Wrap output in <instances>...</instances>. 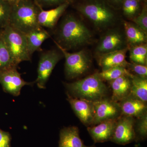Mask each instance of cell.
I'll use <instances>...</instances> for the list:
<instances>
[{
    "mask_svg": "<svg viewBox=\"0 0 147 147\" xmlns=\"http://www.w3.org/2000/svg\"><path fill=\"white\" fill-rule=\"evenodd\" d=\"M55 42L65 58V73L67 79H75L89 70L92 61L86 51L82 50L76 53H69L56 41Z\"/></svg>",
    "mask_w": 147,
    "mask_h": 147,
    "instance_id": "cell-6",
    "label": "cell"
},
{
    "mask_svg": "<svg viewBox=\"0 0 147 147\" xmlns=\"http://www.w3.org/2000/svg\"><path fill=\"white\" fill-rule=\"evenodd\" d=\"M127 67L129 69L137 74L138 76L146 78L147 76V65L135 63H128Z\"/></svg>",
    "mask_w": 147,
    "mask_h": 147,
    "instance_id": "cell-30",
    "label": "cell"
},
{
    "mask_svg": "<svg viewBox=\"0 0 147 147\" xmlns=\"http://www.w3.org/2000/svg\"><path fill=\"white\" fill-rule=\"evenodd\" d=\"M127 52V49L125 48L100 55L98 64L102 68V71L119 66L126 67L128 64L125 60Z\"/></svg>",
    "mask_w": 147,
    "mask_h": 147,
    "instance_id": "cell-16",
    "label": "cell"
},
{
    "mask_svg": "<svg viewBox=\"0 0 147 147\" xmlns=\"http://www.w3.org/2000/svg\"><path fill=\"white\" fill-rule=\"evenodd\" d=\"M11 6L0 0V28L3 29L9 24Z\"/></svg>",
    "mask_w": 147,
    "mask_h": 147,
    "instance_id": "cell-26",
    "label": "cell"
},
{
    "mask_svg": "<svg viewBox=\"0 0 147 147\" xmlns=\"http://www.w3.org/2000/svg\"><path fill=\"white\" fill-rule=\"evenodd\" d=\"M135 123L133 117L121 116L116 122L110 141L121 145L133 142L136 139Z\"/></svg>",
    "mask_w": 147,
    "mask_h": 147,
    "instance_id": "cell-8",
    "label": "cell"
},
{
    "mask_svg": "<svg viewBox=\"0 0 147 147\" xmlns=\"http://www.w3.org/2000/svg\"><path fill=\"white\" fill-rule=\"evenodd\" d=\"M137 1H138L140 2L143 1H144V0H137Z\"/></svg>",
    "mask_w": 147,
    "mask_h": 147,
    "instance_id": "cell-34",
    "label": "cell"
},
{
    "mask_svg": "<svg viewBox=\"0 0 147 147\" xmlns=\"http://www.w3.org/2000/svg\"><path fill=\"white\" fill-rule=\"evenodd\" d=\"M0 35H1V34H0Z\"/></svg>",
    "mask_w": 147,
    "mask_h": 147,
    "instance_id": "cell-35",
    "label": "cell"
},
{
    "mask_svg": "<svg viewBox=\"0 0 147 147\" xmlns=\"http://www.w3.org/2000/svg\"><path fill=\"white\" fill-rule=\"evenodd\" d=\"M122 4L123 14L127 18H133L138 15L140 2L137 0H123Z\"/></svg>",
    "mask_w": 147,
    "mask_h": 147,
    "instance_id": "cell-25",
    "label": "cell"
},
{
    "mask_svg": "<svg viewBox=\"0 0 147 147\" xmlns=\"http://www.w3.org/2000/svg\"><path fill=\"white\" fill-rule=\"evenodd\" d=\"M131 79L130 95L143 102L147 101V80L146 77L133 75Z\"/></svg>",
    "mask_w": 147,
    "mask_h": 147,
    "instance_id": "cell-21",
    "label": "cell"
},
{
    "mask_svg": "<svg viewBox=\"0 0 147 147\" xmlns=\"http://www.w3.org/2000/svg\"><path fill=\"white\" fill-rule=\"evenodd\" d=\"M71 3H64L49 10H44L40 8L38 15V21L40 26L48 28H53Z\"/></svg>",
    "mask_w": 147,
    "mask_h": 147,
    "instance_id": "cell-15",
    "label": "cell"
},
{
    "mask_svg": "<svg viewBox=\"0 0 147 147\" xmlns=\"http://www.w3.org/2000/svg\"><path fill=\"white\" fill-rule=\"evenodd\" d=\"M98 73L102 81L110 82L121 76H127L131 78L133 76L126 67L121 66L112 67Z\"/></svg>",
    "mask_w": 147,
    "mask_h": 147,
    "instance_id": "cell-22",
    "label": "cell"
},
{
    "mask_svg": "<svg viewBox=\"0 0 147 147\" xmlns=\"http://www.w3.org/2000/svg\"><path fill=\"white\" fill-rule=\"evenodd\" d=\"M0 38L5 43L16 65L22 62L31 60L26 34L8 24L4 28Z\"/></svg>",
    "mask_w": 147,
    "mask_h": 147,
    "instance_id": "cell-5",
    "label": "cell"
},
{
    "mask_svg": "<svg viewBox=\"0 0 147 147\" xmlns=\"http://www.w3.org/2000/svg\"><path fill=\"white\" fill-rule=\"evenodd\" d=\"M125 41L123 35L117 30L107 32L100 40L96 50L97 53L105 54L125 49Z\"/></svg>",
    "mask_w": 147,
    "mask_h": 147,
    "instance_id": "cell-12",
    "label": "cell"
},
{
    "mask_svg": "<svg viewBox=\"0 0 147 147\" xmlns=\"http://www.w3.org/2000/svg\"><path fill=\"white\" fill-rule=\"evenodd\" d=\"M117 119L103 121L96 125L88 127L87 130L95 143L110 141Z\"/></svg>",
    "mask_w": 147,
    "mask_h": 147,
    "instance_id": "cell-13",
    "label": "cell"
},
{
    "mask_svg": "<svg viewBox=\"0 0 147 147\" xmlns=\"http://www.w3.org/2000/svg\"><path fill=\"white\" fill-rule=\"evenodd\" d=\"M11 141L10 134L0 129V147H11Z\"/></svg>",
    "mask_w": 147,
    "mask_h": 147,
    "instance_id": "cell-31",
    "label": "cell"
},
{
    "mask_svg": "<svg viewBox=\"0 0 147 147\" xmlns=\"http://www.w3.org/2000/svg\"><path fill=\"white\" fill-rule=\"evenodd\" d=\"M67 94L76 98L95 102L106 96L108 88L98 73L72 83H64Z\"/></svg>",
    "mask_w": 147,
    "mask_h": 147,
    "instance_id": "cell-3",
    "label": "cell"
},
{
    "mask_svg": "<svg viewBox=\"0 0 147 147\" xmlns=\"http://www.w3.org/2000/svg\"><path fill=\"white\" fill-rule=\"evenodd\" d=\"M14 67L0 72V83L3 89L7 93L17 96L21 93L22 88L26 86H31L35 82H28L24 81L21 74Z\"/></svg>",
    "mask_w": 147,
    "mask_h": 147,
    "instance_id": "cell-10",
    "label": "cell"
},
{
    "mask_svg": "<svg viewBox=\"0 0 147 147\" xmlns=\"http://www.w3.org/2000/svg\"><path fill=\"white\" fill-rule=\"evenodd\" d=\"M133 22L145 32L147 31V8L146 5L144 6L139 15L133 18Z\"/></svg>",
    "mask_w": 147,
    "mask_h": 147,
    "instance_id": "cell-28",
    "label": "cell"
},
{
    "mask_svg": "<svg viewBox=\"0 0 147 147\" xmlns=\"http://www.w3.org/2000/svg\"><path fill=\"white\" fill-rule=\"evenodd\" d=\"M93 104L94 116L91 126L103 121L118 119L122 115L118 102L112 99L105 97L93 102Z\"/></svg>",
    "mask_w": 147,
    "mask_h": 147,
    "instance_id": "cell-9",
    "label": "cell"
},
{
    "mask_svg": "<svg viewBox=\"0 0 147 147\" xmlns=\"http://www.w3.org/2000/svg\"><path fill=\"white\" fill-rule=\"evenodd\" d=\"M17 66L5 43L0 38V72Z\"/></svg>",
    "mask_w": 147,
    "mask_h": 147,
    "instance_id": "cell-24",
    "label": "cell"
},
{
    "mask_svg": "<svg viewBox=\"0 0 147 147\" xmlns=\"http://www.w3.org/2000/svg\"><path fill=\"white\" fill-rule=\"evenodd\" d=\"M58 147H96L94 145L87 146L79 134V129L76 126L64 127L60 131Z\"/></svg>",
    "mask_w": 147,
    "mask_h": 147,
    "instance_id": "cell-17",
    "label": "cell"
},
{
    "mask_svg": "<svg viewBox=\"0 0 147 147\" xmlns=\"http://www.w3.org/2000/svg\"><path fill=\"white\" fill-rule=\"evenodd\" d=\"M77 8L98 29L106 28L115 20L113 11L102 0H89L79 5Z\"/></svg>",
    "mask_w": 147,
    "mask_h": 147,
    "instance_id": "cell-4",
    "label": "cell"
},
{
    "mask_svg": "<svg viewBox=\"0 0 147 147\" xmlns=\"http://www.w3.org/2000/svg\"><path fill=\"white\" fill-rule=\"evenodd\" d=\"M3 1L7 3L10 5L12 6L16 3L18 1V0H3Z\"/></svg>",
    "mask_w": 147,
    "mask_h": 147,
    "instance_id": "cell-32",
    "label": "cell"
},
{
    "mask_svg": "<svg viewBox=\"0 0 147 147\" xmlns=\"http://www.w3.org/2000/svg\"><path fill=\"white\" fill-rule=\"evenodd\" d=\"M122 115L139 118L147 113L146 102L134 97L131 95L118 102Z\"/></svg>",
    "mask_w": 147,
    "mask_h": 147,
    "instance_id": "cell-14",
    "label": "cell"
},
{
    "mask_svg": "<svg viewBox=\"0 0 147 147\" xmlns=\"http://www.w3.org/2000/svg\"><path fill=\"white\" fill-rule=\"evenodd\" d=\"M113 92L112 100L119 102L130 94L131 79L127 76H122L110 81Z\"/></svg>",
    "mask_w": 147,
    "mask_h": 147,
    "instance_id": "cell-18",
    "label": "cell"
},
{
    "mask_svg": "<svg viewBox=\"0 0 147 147\" xmlns=\"http://www.w3.org/2000/svg\"><path fill=\"white\" fill-rule=\"evenodd\" d=\"M129 58L133 63L146 65L147 46L146 43L134 45L129 51Z\"/></svg>",
    "mask_w": 147,
    "mask_h": 147,
    "instance_id": "cell-23",
    "label": "cell"
},
{
    "mask_svg": "<svg viewBox=\"0 0 147 147\" xmlns=\"http://www.w3.org/2000/svg\"><path fill=\"white\" fill-rule=\"evenodd\" d=\"M58 40V44L66 50L89 44L92 40V34L81 20L72 14H68L61 23Z\"/></svg>",
    "mask_w": 147,
    "mask_h": 147,
    "instance_id": "cell-1",
    "label": "cell"
},
{
    "mask_svg": "<svg viewBox=\"0 0 147 147\" xmlns=\"http://www.w3.org/2000/svg\"><path fill=\"white\" fill-rule=\"evenodd\" d=\"M26 36L29 52L32 56L36 51L40 50L42 43L50 36L46 30L40 27L27 34Z\"/></svg>",
    "mask_w": 147,
    "mask_h": 147,
    "instance_id": "cell-19",
    "label": "cell"
},
{
    "mask_svg": "<svg viewBox=\"0 0 147 147\" xmlns=\"http://www.w3.org/2000/svg\"><path fill=\"white\" fill-rule=\"evenodd\" d=\"M62 55V53L56 50H49L41 55L38 67L37 77L35 81L40 89L45 88L52 71Z\"/></svg>",
    "mask_w": 147,
    "mask_h": 147,
    "instance_id": "cell-7",
    "label": "cell"
},
{
    "mask_svg": "<svg viewBox=\"0 0 147 147\" xmlns=\"http://www.w3.org/2000/svg\"><path fill=\"white\" fill-rule=\"evenodd\" d=\"M124 27L127 40L132 46L145 44L147 40V33L135 24L125 22Z\"/></svg>",
    "mask_w": 147,
    "mask_h": 147,
    "instance_id": "cell-20",
    "label": "cell"
},
{
    "mask_svg": "<svg viewBox=\"0 0 147 147\" xmlns=\"http://www.w3.org/2000/svg\"><path fill=\"white\" fill-rule=\"evenodd\" d=\"M112 2L116 4H121L122 3L123 0H110Z\"/></svg>",
    "mask_w": 147,
    "mask_h": 147,
    "instance_id": "cell-33",
    "label": "cell"
},
{
    "mask_svg": "<svg viewBox=\"0 0 147 147\" xmlns=\"http://www.w3.org/2000/svg\"><path fill=\"white\" fill-rule=\"evenodd\" d=\"M67 95V101L80 121L86 126H91L94 116L93 102Z\"/></svg>",
    "mask_w": 147,
    "mask_h": 147,
    "instance_id": "cell-11",
    "label": "cell"
},
{
    "mask_svg": "<svg viewBox=\"0 0 147 147\" xmlns=\"http://www.w3.org/2000/svg\"><path fill=\"white\" fill-rule=\"evenodd\" d=\"M72 0H34L40 8L46 7L59 6L64 3L71 2Z\"/></svg>",
    "mask_w": 147,
    "mask_h": 147,
    "instance_id": "cell-29",
    "label": "cell"
},
{
    "mask_svg": "<svg viewBox=\"0 0 147 147\" xmlns=\"http://www.w3.org/2000/svg\"><path fill=\"white\" fill-rule=\"evenodd\" d=\"M40 8L34 0H18L11 6L9 25L25 34L42 27L38 21Z\"/></svg>",
    "mask_w": 147,
    "mask_h": 147,
    "instance_id": "cell-2",
    "label": "cell"
},
{
    "mask_svg": "<svg viewBox=\"0 0 147 147\" xmlns=\"http://www.w3.org/2000/svg\"><path fill=\"white\" fill-rule=\"evenodd\" d=\"M138 119L136 128V138L141 140L146 139L147 136V113H145Z\"/></svg>",
    "mask_w": 147,
    "mask_h": 147,
    "instance_id": "cell-27",
    "label": "cell"
}]
</instances>
